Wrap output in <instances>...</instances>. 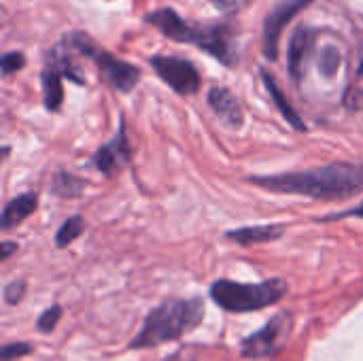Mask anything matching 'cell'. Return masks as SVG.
I'll use <instances>...</instances> for the list:
<instances>
[{
    "instance_id": "cell-1",
    "label": "cell",
    "mask_w": 363,
    "mask_h": 361,
    "mask_svg": "<svg viewBox=\"0 0 363 361\" xmlns=\"http://www.w3.org/2000/svg\"><path fill=\"white\" fill-rule=\"evenodd\" d=\"M249 183L259 185L268 191L296 194L323 202H338L363 191V164L334 162L319 168L285 172L277 177H249Z\"/></svg>"
},
{
    "instance_id": "cell-2",
    "label": "cell",
    "mask_w": 363,
    "mask_h": 361,
    "mask_svg": "<svg viewBox=\"0 0 363 361\" xmlns=\"http://www.w3.org/2000/svg\"><path fill=\"white\" fill-rule=\"evenodd\" d=\"M204 319L202 298H170L149 311L143 328L128 343L130 351L153 349L166 343H174L185 334L200 328Z\"/></svg>"
},
{
    "instance_id": "cell-3",
    "label": "cell",
    "mask_w": 363,
    "mask_h": 361,
    "mask_svg": "<svg viewBox=\"0 0 363 361\" xmlns=\"http://www.w3.org/2000/svg\"><path fill=\"white\" fill-rule=\"evenodd\" d=\"M147 21L155 26L164 36L177 43H187L194 45L208 55H213L217 62L225 66L236 64V45H234V32L225 23H215V26H194L187 23L177 11L172 9H160L147 15Z\"/></svg>"
},
{
    "instance_id": "cell-4",
    "label": "cell",
    "mask_w": 363,
    "mask_h": 361,
    "mask_svg": "<svg viewBox=\"0 0 363 361\" xmlns=\"http://www.w3.org/2000/svg\"><path fill=\"white\" fill-rule=\"evenodd\" d=\"M289 287L283 279H268L262 283H238L219 279L211 285V300L225 313H255L279 304L287 296Z\"/></svg>"
},
{
    "instance_id": "cell-5",
    "label": "cell",
    "mask_w": 363,
    "mask_h": 361,
    "mask_svg": "<svg viewBox=\"0 0 363 361\" xmlns=\"http://www.w3.org/2000/svg\"><path fill=\"white\" fill-rule=\"evenodd\" d=\"M66 45L72 47L74 51H79L81 55L89 57L98 70L102 72V77L117 89V91H132V87L140 81V70L119 57H115L113 53H108L106 49H102L100 45H96L87 34L74 32L70 36H66Z\"/></svg>"
},
{
    "instance_id": "cell-6",
    "label": "cell",
    "mask_w": 363,
    "mask_h": 361,
    "mask_svg": "<svg viewBox=\"0 0 363 361\" xmlns=\"http://www.w3.org/2000/svg\"><path fill=\"white\" fill-rule=\"evenodd\" d=\"M294 319L289 313H279L274 319H270L264 328L253 332L251 336L242 338L240 343V355L245 360H268L277 355L289 340Z\"/></svg>"
},
{
    "instance_id": "cell-7",
    "label": "cell",
    "mask_w": 363,
    "mask_h": 361,
    "mask_svg": "<svg viewBox=\"0 0 363 361\" xmlns=\"http://www.w3.org/2000/svg\"><path fill=\"white\" fill-rule=\"evenodd\" d=\"M151 66L157 72V77L168 83L177 94L181 96H191L200 89L202 79L196 66L183 57H172V55H153Z\"/></svg>"
},
{
    "instance_id": "cell-8",
    "label": "cell",
    "mask_w": 363,
    "mask_h": 361,
    "mask_svg": "<svg viewBox=\"0 0 363 361\" xmlns=\"http://www.w3.org/2000/svg\"><path fill=\"white\" fill-rule=\"evenodd\" d=\"M313 0H281L266 17L264 21V55L268 60H277L279 55V40L283 34V28L311 4Z\"/></svg>"
},
{
    "instance_id": "cell-9",
    "label": "cell",
    "mask_w": 363,
    "mask_h": 361,
    "mask_svg": "<svg viewBox=\"0 0 363 361\" xmlns=\"http://www.w3.org/2000/svg\"><path fill=\"white\" fill-rule=\"evenodd\" d=\"M132 157V147L125 134V126H119V132L115 134V138L106 145H102L96 153H94V164L100 172L104 174H115L119 172Z\"/></svg>"
},
{
    "instance_id": "cell-10",
    "label": "cell",
    "mask_w": 363,
    "mask_h": 361,
    "mask_svg": "<svg viewBox=\"0 0 363 361\" xmlns=\"http://www.w3.org/2000/svg\"><path fill=\"white\" fill-rule=\"evenodd\" d=\"M317 43V30L313 28H298L289 40V57H287V68H289V77L300 83L302 74H304V64L308 60V55L313 53Z\"/></svg>"
},
{
    "instance_id": "cell-11",
    "label": "cell",
    "mask_w": 363,
    "mask_h": 361,
    "mask_svg": "<svg viewBox=\"0 0 363 361\" xmlns=\"http://www.w3.org/2000/svg\"><path fill=\"white\" fill-rule=\"evenodd\" d=\"M208 104L215 111V115L230 128H240L242 126V106L238 98L228 89V87H211L208 89Z\"/></svg>"
},
{
    "instance_id": "cell-12",
    "label": "cell",
    "mask_w": 363,
    "mask_h": 361,
    "mask_svg": "<svg viewBox=\"0 0 363 361\" xmlns=\"http://www.w3.org/2000/svg\"><path fill=\"white\" fill-rule=\"evenodd\" d=\"M283 234H285L283 223H268V226H249V228L230 230V232H225V238L232 243H238L242 247H251V245H264V243L279 240V238H283Z\"/></svg>"
},
{
    "instance_id": "cell-13",
    "label": "cell",
    "mask_w": 363,
    "mask_h": 361,
    "mask_svg": "<svg viewBox=\"0 0 363 361\" xmlns=\"http://www.w3.org/2000/svg\"><path fill=\"white\" fill-rule=\"evenodd\" d=\"M38 206V196L28 191V194H21L17 198H13L11 202H6L4 211H2V217H0V226L2 230H11L15 226H19L21 221H26Z\"/></svg>"
},
{
    "instance_id": "cell-14",
    "label": "cell",
    "mask_w": 363,
    "mask_h": 361,
    "mask_svg": "<svg viewBox=\"0 0 363 361\" xmlns=\"http://www.w3.org/2000/svg\"><path fill=\"white\" fill-rule=\"evenodd\" d=\"M262 79H264V83H266V87H268V94H270L272 100L277 102V109L283 113V117L289 121V126H291L294 130H298V132H306V123H304L302 117L294 111V106L287 102V98H285L283 89L279 87L277 79H274L268 70H262Z\"/></svg>"
},
{
    "instance_id": "cell-15",
    "label": "cell",
    "mask_w": 363,
    "mask_h": 361,
    "mask_svg": "<svg viewBox=\"0 0 363 361\" xmlns=\"http://www.w3.org/2000/svg\"><path fill=\"white\" fill-rule=\"evenodd\" d=\"M43 98L47 111H57L64 100V87H62V72L55 66H47L43 72Z\"/></svg>"
},
{
    "instance_id": "cell-16",
    "label": "cell",
    "mask_w": 363,
    "mask_h": 361,
    "mask_svg": "<svg viewBox=\"0 0 363 361\" xmlns=\"http://www.w3.org/2000/svg\"><path fill=\"white\" fill-rule=\"evenodd\" d=\"M83 230H85L83 217H79V215L68 217V219L62 223V228L57 230V234H55V247H57V249H66L68 245H72V243L83 234Z\"/></svg>"
},
{
    "instance_id": "cell-17",
    "label": "cell",
    "mask_w": 363,
    "mask_h": 361,
    "mask_svg": "<svg viewBox=\"0 0 363 361\" xmlns=\"http://www.w3.org/2000/svg\"><path fill=\"white\" fill-rule=\"evenodd\" d=\"M51 191L64 198H74L83 191V181H79L68 172H57L51 181Z\"/></svg>"
},
{
    "instance_id": "cell-18",
    "label": "cell",
    "mask_w": 363,
    "mask_h": 361,
    "mask_svg": "<svg viewBox=\"0 0 363 361\" xmlns=\"http://www.w3.org/2000/svg\"><path fill=\"white\" fill-rule=\"evenodd\" d=\"M340 62H342V55H340V51L336 47H332V45L323 47V51L319 55V70H321V74L334 77L340 70Z\"/></svg>"
},
{
    "instance_id": "cell-19",
    "label": "cell",
    "mask_w": 363,
    "mask_h": 361,
    "mask_svg": "<svg viewBox=\"0 0 363 361\" xmlns=\"http://www.w3.org/2000/svg\"><path fill=\"white\" fill-rule=\"evenodd\" d=\"M62 306L60 304H51L49 309H45L43 313H40V317H38V321H36V328H38V332H43V334H51L55 328H57V323H60V319H62Z\"/></svg>"
},
{
    "instance_id": "cell-20",
    "label": "cell",
    "mask_w": 363,
    "mask_h": 361,
    "mask_svg": "<svg viewBox=\"0 0 363 361\" xmlns=\"http://www.w3.org/2000/svg\"><path fill=\"white\" fill-rule=\"evenodd\" d=\"M34 347L30 343H9L0 349V361H15L32 355Z\"/></svg>"
},
{
    "instance_id": "cell-21",
    "label": "cell",
    "mask_w": 363,
    "mask_h": 361,
    "mask_svg": "<svg viewBox=\"0 0 363 361\" xmlns=\"http://www.w3.org/2000/svg\"><path fill=\"white\" fill-rule=\"evenodd\" d=\"M26 291H28V283L26 281H11L6 287H4V302L9 304V306H15V304H19L21 300H23V296H26Z\"/></svg>"
},
{
    "instance_id": "cell-22",
    "label": "cell",
    "mask_w": 363,
    "mask_h": 361,
    "mask_svg": "<svg viewBox=\"0 0 363 361\" xmlns=\"http://www.w3.org/2000/svg\"><path fill=\"white\" fill-rule=\"evenodd\" d=\"M23 64H26L23 53H19V51H9V53H4V57H2V62H0V66H2V77L15 74L17 70L23 68Z\"/></svg>"
},
{
    "instance_id": "cell-23",
    "label": "cell",
    "mask_w": 363,
    "mask_h": 361,
    "mask_svg": "<svg viewBox=\"0 0 363 361\" xmlns=\"http://www.w3.org/2000/svg\"><path fill=\"white\" fill-rule=\"evenodd\" d=\"M219 11H223V13H236V11H240L242 6H247V2L249 0H211Z\"/></svg>"
},
{
    "instance_id": "cell-24",
    "label": "cell",
    "mask_w": 363,
    "mask_h": 361,
    "mask_svg": "<svg viewBox=\"0 0 363 361\" xmlns=\"http://www.w3.org/2000/svg\"><path fill=\"white\" fill-rule=\"evenodd\" d=\"M15 251H17V243L4 240V243L0 245V260H9Z\"/></svg>"
},
{
    "instance_id": "cell-25",
    "label": "cell",
    "mask_w": 363,
    "mask_h": 361,
    "mask_svg": "<svg viewBox=\"0 0 363 361\" xmlns=\"http://www.w3.org/2000/svg\"><path fill=\"white\" fill-rule=\"evenodd\" d=\"M340 217H357V219H363V202L357 206V209H351V211H345V213L332 215V217H328V219H340Z\"/></svg>"
}]
</instances>
